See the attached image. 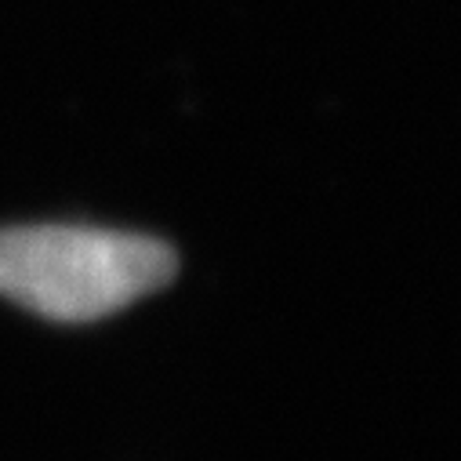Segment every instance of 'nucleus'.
<instances>
[{
  "label": "nucleus",
  "mask_w": 461,
  "mask_h": 461,
  "mask_svg": "<svg viewBox=\"0 0 461 461\" xmlns=\"http://www.w3.org/2000/svg\"><path fill=\"white\" fill-rule=\"evenodd\" d=\"M178 269L167 244L91 225L0 229V294L15 305L87 323L164 287Z\"/></svg>",
  "instance_id": "1"
}]
</instances>
